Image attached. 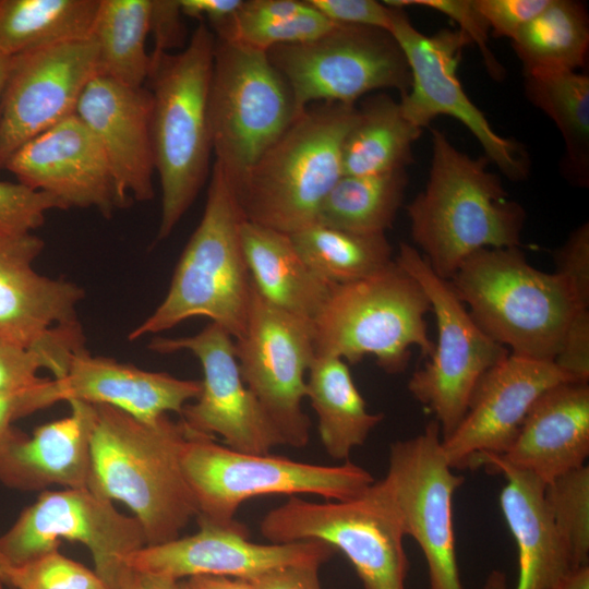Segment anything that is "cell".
Returning a JSON list of instances; mask_svg holds the SVG:
<instances>
[{
  "instance_id": "6da1fadb",
  "label": "cell",
  "mask_w": 589,
  "mask_h": 589,
  "mask_svg": "<svg viewBox=\"0 0 589 589\" xmlns=\"http://www.w3.org/2000/svg\"><path fill=\"white\" fill-rule=\"evenodd\" d=\"M95 406L88 490L125 504L146 545L179 538L199 514L181 464L187 428L169 414L143 422L113 407Z\"/></svg>"
},
{
  "instance_id": "7a4b0ae2",
  "label": "cell",
  "mask_w": 589,
  "mask_h": 589,
  "mask_svg": "<svg viewBox=\"0 0 589 589\" xmlns=\"http://www.w3.org/2000/svg\"><path fill=\"white\" fill-rule=\"evenodd\" d=\"M485 156L472 158L432 130L425 188L407 206L410 233L432 271L449 280L481 249L520 245L526 212L508 199Z\"/></svg>"
},
{
  "instance_id": "3957f363",
  "label": "cell",
  "mask_w": 589,
  "mask_h": 589,
  "mask_svg": "<svg viewBox=\"0 0 589 589\" xmlns=\"http://www.w3.org/2000/svg\"><path fill=\"white\" fill-rule=\"evenodd\" d=\"M356 105L316 103L303 109L231 185L243 219L287 235L316 224L321 205L342 176L345 140Z\"/></svg>"
},
{
  "instance_id": "277c9868",
  "label": "cell",
  "mask_w": 589,
  "mask_h": 589,
  "mask_svg": "<svg viewBox=\"0 0 589 589\" xmlns=\"http://www.w3.org/2000/svg\"><path fill=\"white\" fill-rule=\"evenodd\" d=\"M215 36L204 23L177 53L151 57V120L161 190L157 239H166L203 188L213 154L208 94Z\"/></svg>"
},
{
  "instance_id": "5b68a950",
  "label": "cell",
  "mask_w": 589,
  "mask_h": 589,
  "mask_svg": "<svg viewBox=\"0 0 589 589\" xmlns=\"http://www.w3.org/2000/svg\"><path fill=\"white\" fill-rule=\"evenodd\" d=\"M243 216L235 192L214 161L202 218L173 272L168 291L155 311L130 334V340L166 332L206 316L233 339L245 330L252 281L241 243Z\"/></svg>"
},
{
  "instance_id": "8992f818",
  "label": "cell",
  "mask_w": 589,
  "mask_h": 589,
  "mask_svg": "<svg viewBox=\"0 0 589 589\" xmlns=\"http://www.w3.org/2000/svg\"><path fill=\"white\" fill-rule=\"evenodd\" d=\"M469 313L513 354L553 361L578 308L555 273L530 265L519 247L481 249L448 280Z\"/></svg>"
},
{
  "instance_id": "52a82bcc",
  "label": "cell",
  "mask_w": 589,
  "mask_h": 589,
  "mask_svg": "<svg viewBox=\"0 0 589 589\" xmlns=\"http://www.w3.org/2000/svg\"><path fill=\"white\" fill-rule=\"evenodd\" d=\"M429 311L420 284L394 260L369 277L330 287L312 318L315 357L356 364L371 356L385 372L400 373L412 347L426 358L434 351Z\"/></svg>"
},
{
  "instance_id": "ba28073f",
  "label": "cell",
  "mask_w": 589,
  "mask_h": 589,
  "mask_svg": "<svg viewBox=\"0 0 589 589\" xmlns=\"http://www.w3.org/2000/svg\"><path fill=\"white\" fill-rule=\"evenodd\" d=\"M181 464L197 505L196 518L225 528L243 526L236 514L250 498L314 494L326 501H345L360 495L375 481L368 470L349 460L324 466L241 453L189 431Z\"/></svg>"
},
{
  "instance_id": "9c48e42d",
  "label": "cell",
  "mask_w": 589,
  "mask_h": 589,
  "mask_svg": "<svg viewBox=\"0 0 589 589\" xmlns=\"http://www.w3.org/2000/svg\"><path fill=\"white\" fill-rule=\"evenodd\" d=\"M271 543L322 541L349 560L363 589H405L409 562L405 531L382 480L345 501L289 496L260 522Z\"/></svg>"
},
{
  "instance_id": "30bf717a",
  "label": "cell",
  "mask_w": 589,
  "mask_h": 589,
  "mask_svg": "<svg viewBox=\"0 0 589 589\" xmlns=\"http://www.w3.org/2000/svg\"><path fill=\"white\" fill-rule=\"evenodd\" d=\"M266 52L215 37L208 121L215 163L237 184L297 117Z\"/></svg>"
},
{
  "instance_id": "8fae6325",
  "label": "cell",
  "mask_w": 589,
  "mask_h": 589,
  "mask_svg": "<svg viewBox=\"0 0 589 589\" xmlns=\"http://www.w3.org/2000/svg\"><path fill=\"white\" fill-rule=\"evenodd\" d=\"M290 88L297 115L316 103L356 105L371 92L410 87L406 57L384 29L336 24L303 44L278 46L266 52Z\"/></svg>"
},
{
  "instance_id": "7c38bea8",
  "label": "cell",
  "mask_w": 589,
  "mask_h": 589,
  "mask_svg": "<svg viewBox=\"0 0 589 589\" xmlns=\"http://www.w3.org/2000/svg\"><path fill=\"white\" fill-rule=\"evenodd\" d=\"M394 260L420 284L436 320L434 351L412 373L408 390L435 416L445 440L461 422L479 378L509 351L479 327L449 281L438 277L414 247L401 242Z\"/></svg>"
},
{
  "instance_id": "4fadbf2b",
  "label": "cell",
  "mask_w": 589,
  "mask_h": 589,
  "mask_svg": "<svg viewBox=\"0 0 589 589\" xmlns=\"http://www.w3.org/2000/svg\"><path fill=\"white\" fill-rule=\"evenodd\" d=\"M84 544L97 576L118 589L131 569L127 560L146 545L134 518L88 489L45 490L0 537V566H20L58 550L60 540Z\"/></svg>"
},
{
  "instance_id": "5bb4252c",
  "label": "cell",
  "mask_w": 589,
  "mask_h": 589,
  "mask_svg": "<svg viewBox=\"0 0 589 589\" xmlns=\"http://www.w3.org/2000/svg\"><path fill=\"white\" fill-rule=\"evenodd\" d=\"M390 8L388 32L401 48L411 75L410 87L399 100L406 119L422 130L440 116L452 117L470 131L488 160L505 177L512 181L526 179L529 158L524 147L492 128L458 79L462 50L471 44L469 37L460 29L449 28L425 36L412 25L402 8Z\"/></svg>"
},
{
  "instance_id": "9a60e30c",
  "label": "cell",
  "mask_w": 589,
  "mask_h": 589,
  "mask_svg": "<svg viewBox=\"0 0 589 589\" xmlns=\"http://www.w3.org/2000/svg\"><path fill=\"white\" fill-rule=\"evenodd\" d=\"M239 370L284 445L303 447L310 419L302 409L315 358L312 320L264 300L252 285L244 333L235 339Z\"/></svg>"
},
{
  "instance_id": "2e32d148",
  "label": "cell",
  "mask_w": 589,
  "mask_h": 589,
  "mask_svg": "<svg viewBox=\"0 0 589 589\" xmlns=\"http://www.w3.org/2000/svg\"><path fill=\"white\" fill-rule=\"evenodd\" d=\"M453 470L443 453L440 424L432 420L422 433L390 445L382 479L405 534L424 555L429 589H464L453 518L454 494L464 477Z\"/></svg>"
},
{
  "instance_id": "e0dca14e",
  "label": "cell",
  "mask_w": 589,
  "mask_h": 589,
  "mask_svg": "<svg viewBox=\"0 0 589 589\" xmlns=\"http://www.w3.org/2000/svg\"><path fill=\"white\" fill-rule=\"evenodd\" d=\"M158 353L189 351L203 370L202 389L182 409L181 421L190 433L223 438L229 448L248 454H269L284 445L257 399L242 380L235 339L211 322L195 335L151 340Z\"/></svg>"
},
{
  "instance_id": "ac0fdd59",
  "label": "cell",
  "mask_w": 589,
  "mask_h": 589,
  "mask_svg": "<svg viewBox=\"0 0 589 589\" xmlns=\"http://www.w3.org/2000/svg\"><path fill=\"white\" fill-rule=\"evenodd\" d=\"M96 74L92 36L11 57L0 103V169L28 141L75 113Z\"/></svg>"
},
{
  "instance_id": "d6986e66",
  "label": "cell",
  "mask_w": 589,
  "mask_h": 589,
  "mask_svg": "<svg viewBox=\"0 0 589 589\" xmlns=\"http://www.w3.org/2000/svg\"><path fill=\"white\" fill-rule=\"evenodd\" d=\"M569 382L553 361L509 353L477 382L467 411L442 448L453 469H476L504 455L533 402L552 386Z\"/></svg>"
},
{
  "instance_id": "ffe728a7",
  "label": "cell",
  "mask_w": 589,
  "mask_h": 589,
  "mask_svg": "<svg viewBox=\"0 0 589 589\" xmlns=\"http://www.w3.org/2000/svg\"><path fill=\"white\" fill-rule=\"evenodd\" d=\"M196 519L197 532L143 546L127 560L129 568L176 581L197 575L251 580L290 564L322 565L335 553L322 541L255 543L244 526L225 528Z\"/></svg>"
},
{
  "instance_id": "44dd1931",
  "label": "cell",
  "mask_w": 589,
  "mask_h": 589,
  "mask_svg": "<svg viewBox=\"0 0 589 589\" xmlns=\"http://www.w3.org/2000/svg\"><path fill=\"white\" fill-rule=\"evenodd\" d=\"M4 169L17 182L60 201L64 208H95L110 217L121 207L106 155L73 113L19 148Z\"/></svg>"
},
{
  "instance_id": "7402d4cb",
  "label": "cell",
  "mask_w": 589,
  "mask_h": 589,
  "mask_svg": "<svg viewBox=\"0 0 589 589\" xmlns=\"http://www.w3.org/2000/svg\"><path fill=\"white\" fill-rule=\"evenodd\" d=\"M152 109L149 89L129 87L99 74L88 82L76 106L75 113L106 155L121 207L131 199L146 202L155 195Z\"/></svg>"
},
{
  "instance_id": "603a6c76",
  "label": "cell",
  "mask_w": 589,
  "mask_h": 589,
  "mask_svg": "<svg viewBox=\"0 0 589 589\" xmlns=\"http://www.w3.org/2000/svg\"><path fill=\"white\" fill-rule=\"evenodd\" d=\"M44 241L32 232L0 231V337L33 346L58 326L79 323L84 291L37 273Z\"/></svg>"
},
{
  "instance_id": "cb8c5ba5",
  "label": "cell",
  "mask_w": 589,
  "mask_h": 589,
  "mask_svg": "<svg viewBox=\"0 0 589 589\" xmlns=\"http://www.w3.org/2000/svg\"><path fill=\"white\" fill-rule=\"evenodd\" d=\"M69 416L37 426L32 435L14 429L0 446V482L39 491L51 485L88 489L96 406L72 399Z\"/></svg>"
},
{
  "instance_id": "d4e9b609",
  "label": "cell",
  "mask_w": 589,
  "mask_h": 589,
  "mask_svg": "<svg viewBox=\"0 0 589 589\" xmlns=\"http://www.w3.org/2000/svg\"><path fill=\"white\" fill-rule=\"evenodd\" d=\"M588 455L589 385L564 382L538 397L508 450L490 458L546 484L584 466Z\"/></svg>"
},
{
  "instance_id": "484cf974",
  "label": "cell",
  "mask_w": 589,
  "mask_h": 589,
  "mask_svg": "<svg viewBox=\"0 0 589 589\" xmlns=\"http://www.w3.org/2000/svg\"><path fill=\"white\" fill-rule=\"evenodd\" d=\"M60 380L65 401L107 405L143 422H155L170 412L181 414L202 389L201 381L95 357L85 348L72 357L65 376Z\"/></svg>"
},
{
  "instance_id": "4316f807",
  "label": "cell",
  "mask_w": 589,
  "mask_h": 589,
  "mask_svg": "<svg viewBox=\"0 0 589 589\" xmlns=\"http://www.w3.org/2000/svg\"><path fill=\"white\" fill-rule=\"evenodd\" d=\"M483 466L506 478L500 506L518 549L515 589H550L574 566L546 508L545 483L495 458Z\"/></svg>"
},
{
  "instance_id": "83f0119b",
  "label": "cell",
  "mask_w": 589,
  "mask_h": 589,
  "mask_svg": "<svg viewBox=\"0 0 589 589\" xmlns=\"http://www.w3.org/2000/svg\"><path fill=\"white\" fill-rule=\"evenodd\" d=\"M240 235L259 294L285 312L312 320L333 285L310 268L291 236L247 220L241 224Z\"/></svg>"
},
{
  "instance_id": "f1b7e54d",
  "label": "cell",
  "mask_w": 589,
  "mask_h": 589,
  "mask_svg": "<svg viewBox=\"0 0 589 589\" xmlns=\"http://www.w3.org/2000/svg\"><path fill=\"white\" fill-rule=\"evenodd\" d=\"M305 398L317 417V430L326 453L348 460L351 450L366 441L384 419L368 410L349 366L340 358L315 357L306 375Z\"/></svg>"
},
{
  "instance_id": "f546056e",
  "label": "cell",
  "mask_w": 589,
  "mask_h": 589,
  "mask_svg": "<svg viewBox=\"0 0 589 589\" xmlns=\"http://www.w3.org/2000/svg\"><path fill=\"white\" fill-rule=\"evenodd\" d=\"M422 130L404 116L399 101L386 93L370 96L358 107L357 120L341 153L342 176H370L406 169Z\"/></svg>"
},
{
  "instance_id": "4dcf8cb0",
  "label": "cell",
  "mask_w": 589,
  "mask_h": 589,
  "mask_svg": "<svg viewBox=\"0 0 589 589\" xmlns=\"http://www.w3.org/2000/svg\"><path fill=\"white\" fill-rule=\"evenodd\" d=\"M529 101L553 120L565 152L562 171L578 187L589 185V76L578 71L524 70Z\"/></svg>"
},
{
  "instance_id": "1f68e13d",
  "label": "cell",
  "mask_w": 589,
  "mask_h": 589,
  "mask_svg": "<svg viewBox=\"0 0 589 589\" xmlns=\"http://www.w3.org/2000/svg\"><path fill=\"white\" fill-rule=\"evenodd\" d=\"M100 0H0V52L14 57L91 36Z\"/></svg>"
},
{
  "instance_id": "d6a6232c",
  "label": "cell",
  "mask_w": 589,
  "mask_h": 589,
  "mask_svg": "<svg viewBox=\"0 0 589 589\" xmlns=\"http://www.w3.org/2000/svg\"><path fill=\"white\" fill-rule=\"evenodd\" d=\"M151 0H100L91 36L97 74L129 87H142L151 72L146 51Z\"/></svg>"
},
{
  "instance_id": "836d02e7",
  "label": "cell",
  "mask_w": 589,
  "mask_h": 589,
  "mask_svg": "<svg viewBox=\"0 0 589 589\" xmlns=\"http://www.w3.org/2000/svg\"><path fill=\"white\" fill-rule=\"evenodd\" d=\"M528 71H577L589 47L586 5L575 0L550 3L510 40Z\"/></svg>"
},
{
  "instance_id": "e575fe53",
  "label": "cell",
  "mask_w": 589,
  "mask_h": 589,
  "mask_svg": "<svg viewBox=\"0 0 589 589\" xmlns=\"http://www.w3.org/2000/svg\"><path fill=\"white\" fill-rule=\"evenodd\" d=\"M408 181L406 169L341 176L324 199L316 224L357 233H385L402 204Z\"/></svg>"
},
{
  "instance_id": "d590c367",
  "label": "cell",
  "mask_w": 589,
  "mask_h": 589,
  "mask_svg": "<svg viewBox=\"0 0 589 589\" xmlns=\"http://www.w3.org/2000/svg\"><path fill=\"white\" fill-rule=\"evenodd\" d=\"M290 236L310 268L330 285L363 279L394 261L385 233H357L314 224Z\"/></svg>"
},
{
  "instance_id": "8d00e7d4",
  "label": "cell",
  "mask_w": 589,
  "mask_h": 589,
  "mask_svg": "<svg viewBox=\"0 0 589 589\" xmlns=\"http://www.w3.org/2000/svg\"><path fill=\"white\" fill-rule=\"evenodd\" d=\"M80 324L58 326L33 346L0 337V395H12L39 384L40 369L63 378L72 357L84 349Z\"/></svg>"
},
{
  "instance_id": "74e56055",
  "label": "cell",
  "mask_w": 589,
  "mask_h": 589,
  "mask_svg": "<svg viewBox=\"0 0 589 589\" xmlns=\"http://www.w3.org/2000/svg\"><path fill=\"white\" fill-rule=\"evenodd\" d=\"M544 502L574 567L589 561V467L570 470L544 486Z\"/></svg>"
},
{
  "instance_id": "f35d334b",
  "label": "cell",
  "mask_w": 589,
  "mask_h": 589,
  "mask_svg": "<svg viewBox=\"0 0 589 589\" xmlns=\"http://www.w3.org/2000/svg\"><path fill=\"white\" fill-rule=\"evenodd\" d=\"M335 25L312 7L298 16L271 23H239L229 19L214 31L218 39L267 52L278 46L311 41Z\"/></svg>"
},
{
  "instance_id": "ab89813d",
  "label": "cell",
  "mask_w": 589,
  "mask_h": 589,
  "mask_svg": "<svg viewBox=\"0 0 589 589\" xmlns=\"http://www.w3.org/2000/svg\"><path fill=\"white\" fill-rule=\"evenodd\" d=\"M5 586L15 589H108L94 570L51 551L20 566H0Z\"/></svg>"
},
{
  "instance_id": "60d3db41",
  "label": "cell",
  "mask_w": 589,
  "mask_h": 589,
  "mask_svg": "<svg viewBox=\"0 0 589 589\" xmlns=\"http://www.w3.org/2000/svg\"><path fill=\"white\" fill-rule=\"evenodd\" d=\"M52 209L65 208L50 194L19 182L0 181V231L32 232Z\"/></svg>"
},
{
  "instance_id": "b9f144b4",
  "label": "cell",
  "mask_w": 589,
  "mask_h": 589,
  "mask_svg": "<svg viewBox=\"0 0 589 589\" xmlns=\"http://www.w3.org/2000/svg\"><path fill=\"white\" fill-rule=\"evenodd\" d=\"M384 3L395 8L424 7L448 16L469 37L471 44L478 46L489 74L495 80L505 75L504 68L490 49V27L473 0H387Z\"/></svg>"
},
{
  "instance_id": "7bdbcfd3",
  "label": "cell",
  "mask_w": 589,
  "mask_h": 589,
  "mask_svg": "<svg viewBox=\"0 0 589 589\" xmlns=\"http://www.w3.org/2000/svg\"><path fill=\"white\" fill-rule=\"evenodd\" d=\"M555 274L567 285L578 308L589 309V224L572 231L554 252Z\"/></svg>"
},
{
  "instance_id": "ee69618b",
  "label": "cell",
  "mask_w": 589,
  "mask_h": 589,
  "mask_svg": "<svg viewBox=\"0 0 589 589\" xmlns=\"http://www.w3.org/2000/svg\"><path fill=\"white\" fill-rule=\"evenodd\" d=\"M65 401L59 378H44L39 384L12 395H0V446L10 437L12 423L56 402Z\"/></svg>"
},
{
  "instance_id": "f6af8a7d",
  "label": "cell",
  "mask_w": 589,
  "mask_h": 589,
  "mask_svg": "<svg viewBox=\"0 0 589 589\" xmlns=\"http://www.w3.org/2000/svg\"><path fill=\"white\" fill-rule=\"evenodd\" d=\"M553 362L569 382H589V309L575 311Z\"/></svg>"
},
{
  "instance_id": "bcb514c9",
  "label": "cell",
  "mask_w": 589,
  "mask_h": 589,
  "mask_svg": "<svg viewBox=\"0 0 589 589\" xmlns=\"http://www.w3.org/2000/svg\"><path fill=\"white\" fill-rule=\"evenodd\" d=\"M551 0H473L494 37L513 39Z\"/></svg>"
},
{
  "instance_id": "7dc6e473",
  "label": "cell",
  "mask_w": 589,
  "mask_h": 589,
  "mask_svg": "<svg viewBox=\"0 0 589 589\" xmlns=\"http://www.w3.org/2000/svg\"><path fill=\"white\" fill-rule=\"evenodd\" d=\"M335 24L358 25L389 31L393 9L375 0H308Z\"/></svg>"
},
{
  "instance_id": "c3c4849f",
  "label": "cell",
  "mask_w": 589,
  "mask_h": 589,
  "mask_svg": "<svg viewBox=\"0 0 589 589\" xmlns=\"http://www.w3.org/2000/svg\"><path fill=\"white\" fill-rule=\"evenodd\" d=\"M179 0H151L149 33L155 39L151 57L169 53V49L182 46L184 26Z\"/></svg>"
},
{
  "instance_id": "681fc988",
  "label": "cell",
  "mask_w": 589,
  "mask_h": 589,
  "mask_svg": "<svg viewBox=\"0 0 589 589\" xmlns=\"http://www.w3.org/2000/svg\"><path fill=\"white\" fill-rule=\"evenodd\" d=\"M321 565L290 564L266 572L249 580L254 589H322L318 578Z\"/></svg>"
},
{
  "instance_id": "f907efd6",
  "label": "cell",
  "mask_w": 589,
  "mask_h": 589,
  "mask_svg": "<svg viewBox=\"0 0 589 589\" xmlns=\"http://www.w3.org/2000/svg\"><path fill=\"white\" fill-rule=\"evenodd\" d=\"M308 0H248L231 20L239 23H271L291 19L311 9Z\"/></svg>"
},
{
  "instance_id": "816d5d0a",
  "label": "cell",
  "mask_w": 589,
  "mask_h": 589,
  "mask_svg": "<svg viewBox=\"0 0 589 589\" xmlns=\"http://www.w3.org/2000/svg\"><path fill=\"white\" fill-rule=\"evenodd\" d=\"M179 3L183 15L206 19L216 28L237 13L243 0H179Z\"/></svg>"
},
{
  "instance_id": "f5cc1de1",
  "label": "cell",
  "mask_w": 589,
  "mask_h": 589,
  "mask_svg": "<svg viewBox=\"0 0 589 589\" xmlns=\"http://www.w3.org/2000/svg\"><path fill=\"white\" fill-rule=\"evenodd\" d=\"M183 582L187 589H254L249 580L226 576L197 575Z\"/></svg>"
},
{
  "instance_id": "db71d44e",
  "label": "cell",
  "mask_w": 589,
  "mask_h": 589,
  "mask_svg": "<svg viewBox=\"0 0 589 589\" xmlns=\"http://www.w3.org/2000/svg\"><path fill=\"white\" fill-rule=\"evenodd\" d=\"M176 580L130 569L118 589H178Z\"/></svg>"
},
{
  "instance_id": "11a10c76",
  "label": "cell",
  "mask_w": 589,
  "mask_h": 589,
  "mask_svg": "<svg viewBox=\"0 0 589 589\" xmlns=\"http://www.w3.org/2000/svg\"><path fill=\"white\" fill-rule=\"evenodd\" d=\"M550 589H589V565L572 568Z\"/></svg>"
},
{
  "instance_id": "9f6ffc18",
  "label": "cell",
  "mask_w": 589,
  "mask_h": 589,
  "mask_svg": "<svg viewBox=\"0 0 589 589\" xmlns=\"http://www.w3.org/2000/svg\"><path fill=\"white\" fill-rule=\"evenodd\" d=\"M11 57L0 52V103L10 70Z\"/></svg>"
},
{
  "instance_id": "6f0895ef",
  "label": "cell",
  "mask_w": 589,
  "mask_h": 589,
  "mask_svg": "<svg viewBox=\"0 0 589 589\" xmlns=\"http://www.w3.org/2000/svg\"><path fill=\"white\" fill-rule=\"evenodd\" d=\"M178 589H187L185 586H184L183 580H180V581L178 582Z\"/></svg>"
},
{
  "instance_id": "680465c9",
  "label": "cell",
  "mask_w": 589,
  "mask_h": 589,
  "mask_svg": "<svg viewBox=\"0 0 589 589\" xmlns=\"http://www.w3.org/2000/svg\"><path fill=\"white\" fill-rule=\"evenodd\" d=\"M4 582H3V579H2V576H1V570H0V589H3L4 587Z\"/></svg>"
}]
</instances>
